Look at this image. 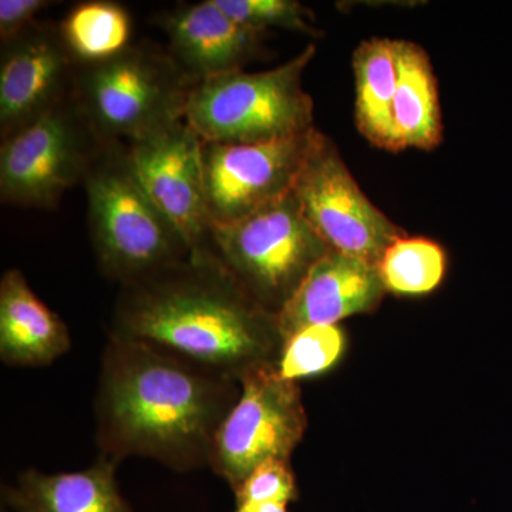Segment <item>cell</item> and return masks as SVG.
I'll return each mask as SVG.
<instances>
[{
    "label": "cell",
    "instance_id": "7",
    "mask_svg": "<svg viewBox=\"0 0 512 512\" xmlns=\"http://www.w3.org/2000/svg\"><path fill=\"white\" fill-rule=\"evenodd\" d=\"M106 141L97 136L74 96L35 123L3 138L0 198L3 204L53 208L74 185L84 183Z\"/></svg>",
    "mask_w": 512,
    "mask_h": 512
},
{
    "label": "cell",
    "instance_id": "9",
    "mask_svg": "<svg viewBox=\"0 0 512 512\" xmlns=\"http://www.w3.org/2000/svg\"><path fill=\"white\" fill-rule=\"evenodd\" d=\"M292 191L306 220L332 251L377 265L386 249L406 235L366 197L338 147L320 131Z\"/></svg>",
    "mask_w": 512,
    "mask_h": 512
},
{
    "label": "cell",
    "instance_id": "1",
    "mask_svg": "<svg viewBox=\"0 0 512 512\" xmlns=\"http://www.w3.org/2000/svg\"><path fill=\"white\" fill-rule=\"evenodd\" d=\"M239 394L237 379L110 333L94 403L100 456L154 458L180 473L207 467Z\"/></svg>",
    "mask_w": 512,
    "mask_h": 512
},
{
    "label": "cell",
    "instance_id": "14",
    "mask_svg": "<svg viewBox=\"0 0 512 512\" xmlns=\"http://www.w3.org/2000/svg\"><path fill=\"white\" fill-rule=\"evenodd\" d=\"M168 53L195 82L244 70L261 49L262 33L229 18L215 0L185 3L158 18Z\"/></svg>",
    "mask_w": 512,
    "mask_h": 512
},
{
    "label": "cell",
    "instance_id": "21",
    "mask_svg": "<svg viewBox=\"0 0 512 512\" xmlns=\"http://www.w3.org/2000/svg\"><path fill=\"white\" fill-rule=\"evenodd\" d=\"M346 335L338 325L308 326L284 340L276 370L286 380L322 375L338 365Z\"/></svg>",
    "mask_w": 512,
    "mask_h": 512
},
{
    "label": "cell",
    "instance_id": "18",
    "mask_svg": "<svg viewBox=\"0 0 512 512\" xmlns=\"http://www.w3.org/2000/svg\"><path fill=\"white\" fill-rule=\"evenodd\" d=\"M359 133L372 146L399 153L394 130L393 104L397 89V40L372 37L353 53Z\"/></svg>",
    "mask_w": 512,
    "mask_h": 512
},
{
    "label": "cell",
    "instance_id": "19",
    "mask_svg": "<svg viewBox=\"0 0 512 512\" xmlns=\"http://www.w3.org/2000/svg\"><path fill=\"white\" fill-rule=\"evenodd\" d=\"M59 29L67 49L79 64L106 62L133 45L130 12L110 0L73 6Z\"/></svg>",
    "mask_w": 512,
    "mask_h": 512
},
{
    "label": "cell",
    "instance_id": "22",
    "mask_svg": "<svg viewBox=\"0 0 512 512\" xmlns=\"http://www.w3.org/2000/svg\"><path fill=\"white\" fill-rule=\"evenodd\" d=\"M235 22L264 33L271 28L322 36L313 26L312 13L296 0H215Z\"/></svg>",
    "mask_w": 512,
    "mask_h": 512
},
{
    "label": "cell",
    "instance_id": "4",
    "mask_svg": "<svg viewBox=\"0 0 512 512\" xmlns=\"http://www.w3.org/2000/svg\"><path fill=\"white\" fill-rule=\"evenodd\" d=\"M195 80L150 42L106 62L79 64L74 100L104 141L130 144L185 119Z\"/></svg>",
    "mask_w": 512,
    "mask_h": 512
},
{
    "label": "cell",
    "instance_id": "13",
    "mask_svg": "<svg viewBox=\"0 0 512 512\" xmlns=\"http://www.w3.org/2000/svg\"><path fill=\"white\" fill-rule=\"evenodd\" d=\"M384 292L377 265L329 249L276 315L282 338L308 326L338 325L375 311Z\"/></svg>",
    "mask_w": 512,
    "mask_h": 512
},
{
    "label": "cell",
    "instance_id": "16",
    "mask_svg": "<svg viewBox=\"0 0 512 512\" xmlns=\"http://www.w3.org/2000/svg\"><path fill=\"white\" fill-rule=\"evenodd\" d=\"M66 323L33 293L19 269L0 281V359L9 366L40 367L69 352Z\"/></svg>",
    "mask_w": 512,
    "mask_h": 512
},
{
    "label": "cell",
    "instance_id": "24",
    "mask_svg": "<svg viewBox=\"0 0 512 512\" xmlns=\"http://www.w3.org/2000/svg\"><path fill=\"white\" fill-rule=\"evenodd\" d=\"M47 0H2L0 2V39L3 43L15 39L36 22L37 13L49 8Z\"/></svg>",
    "mask_w": 512,
    "mask_h": 512
},
{
    "label": "cell",
    "instance_id": "8",
    "mask_svg": "<svg viewBox=\"0 0 512 512\" xmlns=\"http://www.w3.org/2000/svg\"><path fill=\"white\" fill-rule=\"evenodd\" d=\"M306 427L298 382L284 379L276 366L258 367L242 377L241 394L215 436L208 467L235 491L265 461H291Z\"/></svg>",
    "mask_w": 512,
    "mask_h": 512
},
{
    "label": "cell",
    "instance_id": "11",
    "mask_svg": "<svg viewBox=\"0 0 512 512\" xmlns=\"http://www.w3.org/2000/svg\"><path fill=\"white\" fill-rule=\"evenodd\" d=\"M231 144L202 141V170L211 224L245 217L293 190L316 133Z\"/></svg>",
    "mask_w": 512,
    "mask_h": 512
},
{
    "label": "cell",
    "instance_id": "10",
    "mask_svg": "<svg viewBox=\"0 0 512 512\" xmlns=\"http://www.w3.org/2000/svg\"><path fill=\"white\" fill-rule=\"evenodd\" d=\"M127 148L138 181L184 239L191 258H207L211 220L200 136L184 119L127 144Z\"/></svg>",
    "mask_w": 512,
    "mask_h": 512
},
{
    "label": "cell",
    "instance_id": "6",
    "mask_svg": "<svg viewBox=\"0 0 512 512\" xmlns=\"http://www.w3.org/2000/svg\"><path fill=\"white\" fill-rule=\"evenodd\" d=\"M329 248L293 191L245 217L211 224L210 254L266 311L278 315Z\"/></svg>",
    "mask_w": 512,
    "mask_h": 512
},
{
    "label": "cell",
    "instance_id": "17",
    "mask_svg": "<svg viewBox=\"0 0 512 512\" xmlns=\"http://www.w3.org/2000/svg\"><path fill=\"white\" fill-rule=\"evenodd\" d=\"M399 150L431 151L443 141L439 87L426 50L397 40V89L393 104Z\"/></svg>",
    "mask_w": 512,
    "mask_h": 512
},
{
    "label": "cell",
    "instance_id": "5",
    "mask_svg": "<svg viewBox=\"0 0 512 512\" xmlns=\"http://www.w3.org/2000/svg\"><path fill=\"white\" fill-rule=\"evenodd\" d=\"M315 55L311 43L275 69L201 80L192 89L185 121L208 143H264L311 133L313 100L302 80Z\"/></svg>",
    "mask_w": 512,
    "mask_h": 512
},
{
    "label": "cell",
    "instance_id": "20",
    "mask_svg": "<svg viewBox=\"0 0 512 512\" xmlns=\"http://www.w3.org/2000/svg\"><path fill=\"white\" fill-rule=\"evenodd\" d=\"M386 292L416 296L433 292L443 282L447 255L443 247L427 238L396 239L377 264Z\"/></svg>",
    "mask_w": 512,
    "mask_h": 512
},
{
    "label": "cell",
    "instance_id": "12",
    "mask_svg": "<svg viewBox=\"0 0 512 512\" xmlns=\"http://www.w3.org/2000/svg\"><path fill=\"white\" fill-rule=\"evenodd\" d=\"M79 63L59 26L35 22L2 45L0 134L3 138L35 123L72 99Z\"/></svg>",
    "mask_w": 512,
    "mask_h": 512
},
{
    "label": "cell",
    "instance_id": "3",
    "mask_svg": "<svg viewBox=\"0 0 512 512\" xmlns=\"http://www.w3.org/2000/svg\"><path fill=\"white\" fill-rule=\"evenodd\" d=\"M83 184L97 264L111 281L133 284L190 258L184 239L138 181L127 144L106 141Z\"/></svg>",
    "mask_w": 512,
    "mask_h": 512
},
{
    "label": "cell",
    "instance_id": "23",
    "mask_svg": "<svg viewBox=\"0 0 512 512\" xmlns=\"http://www.w3.org/2000/svg\"><path fill=\"white\" fill-rule=\"evenodd\" d=\"M237 505L247 503L289 504L298 498L295 474L288 460L265 461L255 468L237 490Z\"/></svg>",
    "mask_w": 512,
    "mask_h": 512
},
{
    "label": "cell",
    "instance_id": "25",
    "mask_svg": "<svg viewBox=\"0 0 512 512\" xmlns=\"http://www.w3.org/2000/svg\"><path fill=\"white\" fill-rule=\"evenodd\" d=\"M235 512H289L284 503H247L237 505Z\"/></svg>",
    "mask_w": 512,
    "mask_h": 512
},
{
    "label": "cell",
    "instance_id": "15",
    "mask_svg": "<svg viewBox=\"0 0 512 512\" xmlns=\"http://www.w3.org/2000/svg\"><path fill=\"white\" fill-rule=\"evenodd\" d=\"M119 463L99 456L76 473L23 471L13 487L3 488L9 512H131L117 483Z\"/></svg>",
    "mask_w": 512,
    "mask_h": 512
},
{
    "label": "cell",
    "instance_id": "2",
    "mask_svg": "<svg viewBox=\"0 0 512 512\" xmlns=\"http://www.w3.org/2000/svg\"><path fill=\"white\" fill-rule=\"evenodd\" d=\"M110 333L144 340L241 382L276 366L284 338L266 311L211 258H188L121 286Z\"/></svg>",
    "mask_w": 512,
    "mask_h": 512
}]
</instances>
